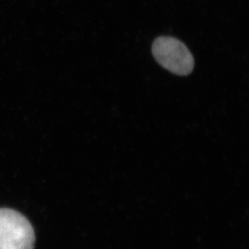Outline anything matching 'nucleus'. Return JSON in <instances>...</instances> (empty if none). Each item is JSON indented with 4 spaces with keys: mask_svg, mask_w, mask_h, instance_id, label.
Instances as JSON below:
<instances>
[{
    "mask_svg": "<svg viewBox=\"0 0 249 249\" xmlns=\"http://www.w3.org/2000/svg\"><path fill=\"white\" fill-rule=\"evenodd\" d=\"M153 54L156 61L177 75H188L193 71L195 60L183 43L169 36H160L154 41Z\"/></svg>",
    "mask_w": 249,
    "mask_h": 249,
    "instance_id": "f03ea898",
    "label": "nucleus"
},
{
    "mask_svg": "<svg viewBox=\"0 0 249 249\" xmlns=\"http://www.w3.org/2000/svg\"><path fill=\"white\" fill-rule=\"evenodd\" d=\"M35 240L33 226L23 214L0 208V249H34Z\"/></svg>",
    "mask_w": 249,
    "mask_h": 249,
    "instance_id": "f257e3e1",
    "label": "nucleus"
}]
</instances>
